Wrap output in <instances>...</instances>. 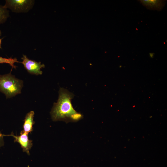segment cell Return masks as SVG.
<instances>
[{
	"label": "cell",
	"instance_id": "cell-1",
	"mask_svg": "<svg viewBox=\"0 0 167 167\" xmlns=\"http://www.w3.org/2000/svg\"><path fill=\"white\" fill-rule=\"evenodd\" d=\"M74 96V94L66 89H60L58 100L54 104L50 112L53 121H63L67 123L76 122L83 118V115L77 112L72 106L71 101Z\"/></svg>",
	"mask_w": 167,
	"mask_h": 167
},
{
	"label": "cell",
	"instance_id": "cell-2",
	"mask_svg": "<svg viewBox=\"0 0 167 167\" xmlns=\"http://www.w3.org/2000/svg\"><path fill=\"white\" fill-rule=\"evenodd\" d=\"M23 85L22 80L15 78L10 73L0 75V92L5 94L6 98L20 93Z\"/></svg>",
	"mask_w": 167,
	"mask_h": 167
},
{
	"label": "cell",
	"instance_id": "cell-3",
	"mask_svg": "<svg viewBox=\"0 0 167 167\" xmlns=\"http://www.w3.org/2000/svg\"><path fill=\"white\" fill-rule=\"evenodd\" d=\"M4 7L15 13H26L33 7L35 1L33 0H6Z\"/></svg>",
	"mask_w": 167,
	"mask_h": 167
},
{
	"label": "cell",
	"instance_id": "cell-4",
	"mask_svg": "<svg viewBox=\"0 0 167 167\" xmlns=\"http://www.w3.org/2000/svg\"><path fill=\"white\" fill-rule=\"evenodd\" d=\"M22 61L20 62L24 66L25 69L29 73L35 75H41L42 71L41 69L45 67V65L41 64L40 62L29 59L27 56L23 55L21 58Z\"/></svg>",
	"mask_w": 167,
	"mask_h": 167
},
{
	"label": "cell",
	"instance_id": "cell-5",
	"mask_svg": "<svg viewBox=\"0 0 167 167\" xmlns=\"http://www.w3.org/2000/svg\"><path fill=\"white\" fill-rule=\"evenodd\" d=\"M28 135L22 131L20 132V135L19 136L15 135L13 133L10 135L3 134V136H11L14 137L15 139L14 142H17L20 144L23 151L29 155V150L32 147L33 143L32 140L29 139Z\"/></svg>",
	"mask_w": 167,
	"mask_h": 167
},
{
	"label": "cell",
	"instance_id": "cell-6",
	"mask_svg": "<svg viewBox=\"0 0 167 167\" xmlns=\"http://www.w3.org/2000/svg\"><path fill=\"white\" fill-rule=\"evenodd\" d=\"M139 1L147 8L151 10L160 11L164 7L165 0H140Z\"/></svg>",
	"mask_w": 167,
	"mask_h": 167
},
{
	"label": "cell",
	"instance_id": "cell-7",
	"mask_svg": "<svg viewBox=\"0 0 167 167\" xmlns=\"http://www.w3.org/2000/svg\"><path fill=\"white\" fill-rule=\"evenodd\" d=\"M34 115V112L31 111L27 114L24 119L23 131L28 134L33 131V126L35 123L33 120Z\"/></svg>",
	"mask_w": 167,
	"mask_h": 167
},
{
	"label": "cell",
	"instance_id": "cell-8",
	"mask_svg": "<svg viewBox=\"0 0 167 167\" xmlns=\"http://www.w3.org/2000/svg\"><path fill=\"white\" fill-rule=\"evenodd\" d=\"M9 16V12L3 6L0 5V24L4 23Z\"/></svg>",
	"mask_w": 167,
	"mask_h": 167
},
{
	"label": "cell",
	"instance_id": "cell-9",
	"mask_svg": "<svg viewBox=\"0 0 167 167\" xmlns=\"http://www.w3.org/2000/svg\"><path fill=\"white\" fill-rule=\"evenodd\" d=\"M20 62L17 61L16 58H6L0 57V64L6 63L10 64L12 68L15 69L16 66L14 65L15 62Z\"/></svg>",
	"mask_w": 167,
	"mask_h": 167
},
{
	"label": "cell",
	"instance_id": "cell-10",
	"mask_svg": "<svg viewBox=\"0 0 167 167\" xmlns=\"http://www.w3.org/2000/svg\"><path fill=\"white\" fill-rule=\"evenodd\" d=\"M3 136L0 131V148L3 146L4 144V142L3 140Z\"/></svg>",
	"mask_w": 167,
	"mask_h": 167
},
{
	"label": "cell",
	"instance_id": "cell-11",
	"mask_svg": "<svg viewBox=\"0 0 167 167\" xmlns=\"http://www.w3.org/2000/svg\"><path fill=\"white\" fill-rule=\"evenodd\" d=\"M1 42H2V39H1L0 38V48H1Z\"/></svg>",
	"mask_w": 167,
	"mask_h": 167
},
{
	"label": "cell",
	"instance_id": "cell-12",
	"mask_svg": "<svg viewBox=\"0 0 167 167\" xmlns=\"http://www.w3.org/2000/svg\"><path fill=\"white\" fill-rule=\"evenodd\" d=\"M1 31H0V36L1 35Z\"/></svg>",
	"mask_w": 167,
	"mask_h": 167
}]
</instances>
